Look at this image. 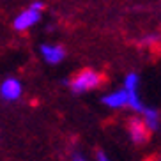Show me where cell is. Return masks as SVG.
Wrapping results in <instances>:
<instances>
[{
  "label": "cell",
  "instance_id": "cell-4",
  "mask_svg": "<svg viewBox=\"0 0 161 161\" xmlns=\"http://www.w3.org/2000/svg\"><path fill=\"white\" fill-rule=\"evenodd\" d=\"M0 96L5 101H16L21 96V83L16 78H7L0 85Z\"/></svg>",
  "mask_w": 161,
  "mask_h": 161
},
{
  "label": "cell",
  "instance_id": "cell-2",
  "mask_svg": "<svg viewBox=\"0 0 161 161\" xmlns=\"http://www.w3.org/2000/svg\"><path fill=\"white\" fill-rule=\"evenodd\" d=\"M39 18H41L39 11H34V9H30V7H29L27 11L19 13V14L14 18V21H13V27H14V30L23 32V30H29L30 27H34V25L39 21Z\"/></svg>",
  "mask_w": 161,
  "mask_h": 161
},
{
  "label": "cell",
  "instance_id": "cell-7",
  "mask_svg": "<svg viewBox=\"0 0 161 161\" xmlns=\"http://www.w3.org/2000/svg\"><path fill=\"white\" fill-rule=\"evenodd\" d=\"M143 122L151 131H156L159 128V114L154 108H143Z\"/></svg>",
  "mask_w": 161,
  "mask_h": 161
},
{
  "label": "cell",
  "instance_id": "cell-5",
  "mask_svg": "<svg viewBox=\"0 0 161 161\" xmlns=\"http://www.w3.org/2000/svg\"><path fill=\"white\" fill-rule=\"evenodd\" d=\"M41 55L48 64H58V62L64 60L66 52H64L62 46H57V44H43L41 46Z\"/></svg>",
  "mask_w": 161,
  "mask_h": 161
},
{
  "label": "cell",
  "instance_id": "cell-10",
  "mask_svg": "<svg viewBox=\"0 0 161 161\" xmlns=\"http://www.w3.org/2000/svg\"><path fill=\"white\" fill-rule=\"evenodd\" d=\"M97 159H106V156H104V154H99V152H97Z\"/></svg>",
  "mask_w": 161,
  "mask_h": 161
},
{
  "label": "cell",
  "instance_id": "cell-9",
  "mask_svg": "<svg viewBox=\"0 0 161 161\" xmlns=\"http://www.w3.org/2000/svg\"><path fill=\"white\" fill-rule=\"evenodd\" d=\"M43 2H32L30 4V9H34V11H43Z\"/></svg>",
  "mask_w": 161,
  "mask_h": 161
},
{
  "label": "cell",
  "instance_id": "cell-8",
  "mask_svg": "<svg viewBox=\"0 0 161 161\" xmlns=\"http://www.w3.org/2000/svg\"><path fill=\"white\" fill-rule=\"evenodd\" d=\"M124 89L126 90H138V75L136 73H129L124 78Z\"/></svg>",
  "mask_w": 161,
  "mask_h": 161
},
{
  "label": "cell",
  "instance_id": "cell-6",
  "mask_svg": "<svg viewBox=\"0 0 161 161\" xmlns=\"http://www.w3.org/2000/svg\"><path fill=\"white\" fill-rule=\"evenodd\" d=\"M103 104H106L108 108H124L128 106V90L122 89V90H115V92H110L103 97Z\"/></svg>",
  "mask_w": 161,
  "mask_h": 161
},
{
  "label": "cell",
  "instance_id": "cell-3",
  "mask_svg": "<svg viewBox=\"0 0 161 161\" xmlns=\"http://www.w3.org/2000/svg\"><path fill=\"white\" fill-rule=\"evenodd\" d=\"M128 131H129V136L135 143H145L147 138H149V131L151 129L147 128V124L140 119H131L129 120V126H128Z\"/></svg>",
  "mask_w": 161,
  "mask_h": 161
},
{
  "label": "cell",
  "instance_id": "cell-1",
  "mask_svg": "<svg viewBox=\"0 0 161 161\" xmlns=\"http://www.w3.org/2000/svg\"><path fill=\"white\" fill-rule=\"evenodd\" d=\"M99 81H101L99 73L92 71V69H83V71H80L71 80V90L76 92V94H81L85 90L96 89L99 85Z\"/></svg>",
  "mask_w": 161,
  "mask_h": 161
}]
</instances>
